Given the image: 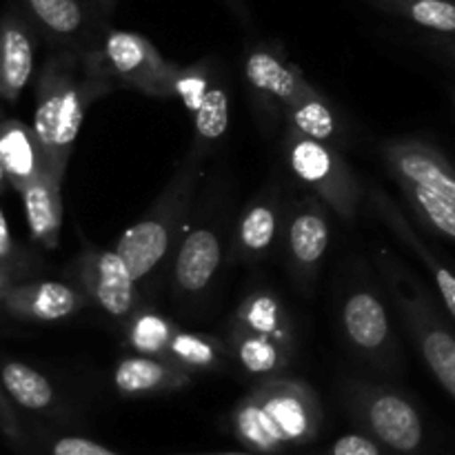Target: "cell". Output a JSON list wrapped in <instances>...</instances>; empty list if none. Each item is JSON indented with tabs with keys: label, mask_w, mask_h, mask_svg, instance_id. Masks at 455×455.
Instances as JSON below:
<instances>
[{
	"label": "cell",
	"mask_w": 455,
	"mask_h": 455,
	"mask_svg": "<svg viewBox=\"0 0 455 455\" xmlns=\"http://www.w3.org/2000/svg\"><path fill=\"white\" fill-rule=\"evenodd\" d=\"M111 87L114 80L105 74L93 49L84 56L60 53L47 62L36 89L31 127L43 147L52 176L62 180L89 105Z\"/></svg>",
	"instance_id": "cell-1"
},
{
	"label": "cell",
	"mask_w": 455,
	"mask_h": 455,
	"mask_svg": "<svg viewBox=\"0 0 455 455\" xmlns=\"http://www.w3.org/2000/svg\"><path fill=\"white\" fill-rule=\"evenodd\" d=\"M320 420L315 391L307 382L283 376L265 378L234 413L238 438L258 451L309 443L318 434Z\"/></svg>",
	"instance_id": "cell-2"
},
{
	"label": "cell",
	"mask_w": 455,
	"mask_h": 455,
	"mask_svg": "<svg viewBox=\"0 0 455 455\" xmlns=\"http://www.w3.org/2000/svg\"><path fill=\"white\" fill-rule=\"evenodd\" d=\"M200 178V160L187 158L158 196L149 212L133 222L116 243V251L124 258L138 284L147 283L167 260L169 251L187 225L191 200Z\"/></svg>",
	"instance_id": "cell-3"
},
{
	"label": "cell",
	"mask_w": 455,
	"mask_h": 455,
	"mask_svg": "<svg viewBox=\"0 0 455 455\" xmlns=\"http://www.w3.org/2000/svg\"><path fill=\"white\" fill-rule=\"evenodd\" d=\"M380 271L422 360L455 400V331L411 271L385 251L380 253Z\"/></svg>",
	"instance_id": "cell-4"
},
{
	"label": "cell",
	"mask_w": 455,
	"mask_h": 455,
	"mask_svg": "<svg viewBox=\"0 0 455 455\" xmlns=\"http://www.w3.org/2000/svg\"><path fill=\"white\" fill-rule=\"evenodd\" d=\"M284 158L293 176L323 200L342 220H354L358 212L360 182L336 147L307 138L287 129L284 132Z\"/></svg>",
	"instance_id": "cell-5"
},
{
	"label": "cell",
	"mask_w": 455,
	"mask_h": 455,
	"mask_svg": "<svg viewBox=\"0 0 455 455\" xmlns=\"http://www.w3.org/2000/svg\"><path fill=\"white\" fill-rule=\"evenodd\" d=\"M93 52L114 83L154 98L173 96V83L180 67L164 60L163 53L145 36L109 29Z\"/></svg>",
	"instance_id": "cell-6"
},
{
	"label": "cell",
	"mask_w": 455,
	"mask_h": 455,
	"mask_svg": "<svg viewBox=\"0 0 455 455\" xmlns=\"http://www.w3.org/2000/svg\"><path fill=\"white\" fill-rule=\"evenodd\" d=\"M351 404L373 435L398 453H416L425 440L420 413L400 391L371 382L347 387Z\"/></svg>",
	"instance_id": "cell-7"
},
{
	"label": "cell",
	"mask_w": 455,
	"mask_h": 455,
	"mask_svg": "<svg viewBox=\"0 0 455 455\" xmlns=\"http://www.w3.org/2000/svg\"><path fill=\"white\" fill-rule=\"evenodd\" d=\"M329 212L331 209L314 194L298 200L287 212L284 244H287L289 271L300 289L314 284L329 249V240H331Z\"/></svg>",
	"instance_id": "cell-8"
},
{
	"label": "cell",
	"mask_w": 455,
	"mask_h": 455,
	"mask_svg": "<svg viewBox=\"0 0 455 455\" xmlns=\"http://www.w3.org/2000/svg\"><path fill=\"white\" fill-rule=\"evenodd\" d=\"M340 323L349 345L369 363L394 367L400 358L389 311L373 289L355 287L342 302Z\"/></svg>",
	"instance_id": "cell-9"
},
{
	"label": "cell",
	"mask_w": 455,
	"mask_h": 455,
	"mask_svg": "<svg viewBox=\"0 0 455 455\" xmlns=\"http://www.w3.org/2000/svg\"><path fill=\"white\" fill-rule=\"evenodd\" d=\"M244 80L258 109L269 116H284L311 84L302 76L300 67L287 60L283 49L258 44L244 56Z\"/></svg>",
	"instance_id": "cell-10"
},
{
	"label": "cell",
	"mask_w": 455,
	"mask_h": 455,
	"mask_svg": "<svg viewBox=\"0 0 455 455\" xmlns=\"http://www.w3.org/2000/svg\"><path fill=\"white\" fill-rule=\"evenodd\" d=\"M225 258V240L218 222H198L191 227L178 244L173 258V291L178 300H203Z\"/></svg>",
	"instance_id": "cell-11"
},
{
	"label": "cell",
	"mask_w": 455,
	"mask_h": 455,
	"mask_svg": "<svg viewBox=\"0 0 455 455\" xmlns=\"http://www.w3.org/2000/svg\"><path fill=\"white\" fill-rule=\"evenodd\" d=\"M78 280L83 291L107 315L127 320L138 302V280L116 249H84L78 258Z\"/></svg>",
	"instance_id": "cell-12"
},
{
	"label": "cell",
	"mask_w": 455,
	"mask_h": 455,
	"mask_svg": "<svg viewBox=\"0 0 455 455\" xmlns=\"http://www.w3.org/2000/svg\"><path fill=\"white\" fill-rule=\"evenodd\" d=\"M382 158L394 180H409L455 200V164L440 149L422 140H391Z\"/></svg>",
	"instance_id": "cell-13"
},
{
	"label": "cell",
	"mask_w": 455,
	"mask_h": 455,
	"mask_svg": "<svg viewBox=\"0 0 455 455\" xmlns=\"http://www.w3.org/2000/svg\"><path fill=\"white\" fill-rule=\"evenodd\" d=\"M287 220L280 187L269 185L262 189L240 216L235 225L231 258L238 262H258L274 249L280 227Z\"/></svg>",
	"instance_id": "cell-14"
},
{
	"label": "cell",
	"mask_w": 455,
	"mask_h": 455,
	"mask_svg": "<svg viewBox=\"0 0 455 455\" xmlns=\"http://www.w3.org/2000/svg\"><path fill=\"white\" fill-rule=\"evenodd\" d=\"M87 302L92 300L83 289L58 283V280H43V283H27L12 287L4 296L3 305L16 318L53 323V320H65L74 315Z\"/></svg>",
	"instance_id": "cell-15"
},
{
	"label": "cell",
	"mask_w": 455,
	"mask_h": 455,
	"mask_svg": "<svg viewBox=\"0 0 455 455\" xmlns=\"http://www.w3.org/2000/svg\"><path fill=\"white\" fill-rule=\"evenodd\" d=\"M0 164L7 173L9 185L16 191H22L29 182L49 173L47 158L36 138L34 127L18 118L0 123Z\"/></svg>",
	"instance_id": "cell-16"
},
{
	"label": "cell",
	"mask_w": 455,
	"mask_h": 455,
	"mask_svg": "<svg viewBox=\"0 0 455 455\" xmlns=\"http://www.w3.org/2000/svg\"><path fill=\"white\" fill-rule=\"evenodd\" d=\"M191 382V371L160 355H132L114 369V385L123 395H151L182 389Z\"/></svg>",
	"instance_id": "cell-17"
},
{
	"label": "cell",
	"mask_w": 455,
	"mask_h": 455,
	"mask_svg": "<svg viewBox=\"0 0 455 455\" xmlns=\"http://www.w3.org/2000/svg\"><path fill=\"white\" fill-rule=\"evenodd\" d=\"M373 207H376L378 216L382 218L387 227L398 235L400 243L407 244L413 253H416L418 260L429 269L431 278H434L435 289H438V296L443 300L444 309L449 311V315L455 320V274L449 269L444 262H440V258L422 243L420 235L413 231V227L409 225L404 213L395 207V203L391 198H387V194L382 189H373L371 194Z\"/></svg>",
	"instance_id": "cell-18"
},
{
	"label": "cell",
	"mask_w": 455,
	"mask_h": 455,
	"mask_svg": "<svg viewBox=\"0 0 455 455\" xmlns=\"http://www.w3.org/2000/svg\"><path fill=\"white\" fill-rule=\"evenodd\" d=\"M34 71V40L16 13L0 20V98L16 102Z\"/></svg>",
	"instance_id": "cell-19"
},
{
	"label": "cell",
	"mask_w": 455,
	"mask_h": 455,
	"mask_svg": "<svg viewBox=\"0 0 455 455\" xmlns=\"http://www.w3.org/2000/svg\"><path fill=\"white\" fill-rule=\"evenodd\" d=\"M60 182L52 173H44L38 180L29 182L20 191L22 204H25L27 225H29L31 238L47 249L58 247L62 227V198Z\"/></svg>",
	"instance_id": "cell-20"
},
{
	"label": "cell",
	"mask_w": 455,
	"mask_h": 455,
	"mask_svg": "<svg viewBox=\"0 0 455 455\" xmlns=\"http://www.w3.org/2000/svg\"><path fill=\"white\" fill-rule=\"evenodd\" d=\"M229 331L256 333V336H269L275 340H283L293 345L291 336V320H289L287 309L269 289H258L251 291L238 305L234 314Z\"/></svg>",
	"instance_id": "cell-21"
},
{
	"label": "cell",
	"mask_w": 455,
	"mask_h": 455,
	"mask_svg": "<svg viewBox=\"0 0 455 455\" xmlns=\"http://www.w3.org/2000/svg\"><path fill=\"white\" fill-rule=\"evenodd\" d=\"M284 120H287V129L302 133L307 138L324 142V145L338 147L342 145V124L338 118L336 109L331 102L311 87L309 92L302 93L287 111H284Z\"/></svg>",
	"instance_id": "cell-22"
},
{
	"label": "cell",
	"mask_w": 455,
	"mask_h": 455,
	"mask_svg": "<svg viewBox=\"0 0 455 455\" xmlns=\"http://www.w3.org/2000/svg\"><path fill=\"white\" fill-rule=\"evenodd\" d=\"M229 347L243 371L258 378L278 376L280 369L289 364L293 349V345L275 338L243 331H229Z\"/></svg>",
	"instance_id": "cell-23"
},
{
	"label": "cell",
	"mask_w": 455,
	"mask_h": 455,
	"mask_svg": "<svg viewBox=\"0 0 455 455\" xmlns=\"http://www.w3.org/2000/svg\"><path fill=\"white\" fill-rule=\"evenodd\" d=\"M194 149L191 158L203 160L207 151L216 142L222 140V136L229 129V93L222 84L213 83L207 92L204 100L200 102L198 109L194 111Z\"/></svg>",
	"instance_id": "cell-24"
},
{
	"label": "cell",
	"mask_w": 455,
	"mask_h": 455,
	"mask_svg": "<svg viewBox=\"0 0 455 455\" xmlns=\"http://www.w3.org/2000/svg\"><path fill=\"white\" fill-rule=\"evenodd\" d=\"M369 3L422 29L455 36V0H369Z\"/></svg>",
	"instance_id": "cell-25"
},
{
	"label": "cell",
	"mask_w": 455,
	"mask_h": 455,
	"mask_svg": "<svg viewBox=\"0 0 455 455\" xmlns=\"http://www.w3.org/2000/svg\"><path fill=\"white\" fill-rule=\"evenodd\" d=\"M411 212L429 229L455 243V200L409 180H395Z\"/></svg>",
	"instance_id": "cell-26"
},
{
	"label": "cell",
	"mask_w": 455,
	"mask_h": 455,
	"mask_svg": "<svg viewBox=\"0 0 455 455\" xmlns=\"http://www.w3.org/2000/svg\"><path fill=\"white\" fill-rule=\"evenodd\" d=\"M34 20L56 38H78L89 27L87 12L80 0H25Z\"/></svg>",
	"instance_id": "cell-27"
},
{
	"label": "cell",
	"mask_w": 455,
	"mask_h": 455,
	"mask_svg": "<svg viewBox=\"0 0 455 455\" xmlns=\"http://www.w3.org/2000/svg\"><path fill=\"white\" fill-rule=\"evenodd\" d=\"M227 354L229 351L222 347V342L209 333L176 331L167 358L185 367L187 371H213L225 363Z\"/></svg>",
	"instance_id": "cell-28"
},
{
	"label": "cell",
	"mask_w": 455,
	"mask_h": 455,
	"mask_svg": "<svg viewBox=\"0 0 455 455\" xmlns=\"http://www.w3.org/2000/svg\"><path fill=\"white\" fill-rule=\"evenodd\" d=\"M0 378L7 394L20 407L43 411L53 403V387L43 373L22 363H4L0 369Z\"/></svg>",
	"instance_id": "cell-29"
},
{
	"label": "cell",
	"mask_w": 455,
	"mask_h": 455,
	"mask_svg": "<svg viewBox=\"0 0 455 455\" xmlns=\"http://www.w3.org/2000/svg\"><path fill=\"white\" fill-rule=\"evenodd\" d=\"M176 331L178 329L164 315L151 309H140L129 320L127 340L138 354L167 358L169 345H172Z\"/></svg>",
	"instance_id": "cell-30"
},
{
	"label": "cell",
	"mask_w": 455,
	"mask_h": 455,
	"mask_svg": "<svg viewBox=\"0 0 455 455\" xmlns=\"http://www.w3.org/2000/svg\"><path fill=\"white\" fill-rule=\"evenodd\" d=\"M213 84V67L212 60H200L196 65L180 67L173 83V96L180 98L185 102L187 109L194 114L204 100L207 92Z\"/></svg>",
	"instance_id": "cell-31"
},
{
	"label": "cell",
	"mask_w": 455,
	"mask_h": 455,
	"mask_svg": "<svg viewBox=\"0 0 455 455\" xmlns=\"http://www.w3.org/2000/svg\"><path fill=\"white\" fill-rule=\"evenodd\" d=\"M53 455H118L87 438H60L53 444Z\"/></svg>",
	"instance_id": "cell-32"
},
{
	"label": "cell",
	"mask_w": 455,
	"mask_h": 455,
	"mask_svg": "<svg viewBox=\"0 0 455 455\" xmlns=\"http://www.w3.org/2000/svg\"><path fill=\"white\" fill-rule=\"evenodd\" d=\"M331 455H380V449L363 435H345L333 444Z\"/></svg>",
	"instance_id": "cell-33"
},
{
	"label": "cell",
	"mask_w": 455,
	"mask_h": 455,
	"mask_svg": "<svg viewBox=\"0 0 455 455\" xmlns=\"http://www.w3.org/2000/svg\"><path fill=\"white\" fill-rule=\"evenodd\" d=\"M13 253V243H12V234H9L7 220L3 216V209H0V262L9 260Z\"/></svg>",
	"instance_id": "cell-34"
},
{
	"label": "cell",
	"mask_w": 455,
	"mask_h": 455,
	"mask_svg": "<svg viewBox=\"0 0 455 455\" xmlns=\"http://www.w3.org/2000/svg\"><path fill=\"white\" fill-rule=\"evenodd\" d=\"M12 275H9L7 267H4V262H0V302L4 300V296L9 293V289H12Z\"/></svg>",
	"instance_id": "cell-35"
},
{
	"label": "cell",
	"mask_w": 455,
	"mask_h": 455,
	"mask_svg": "<svg viewBox=\"0 0 455 455\" xmlns=\"http://www.w3.org/2000/svg\"><path fill=\"white\" fill-rule=\"evenodd\" d=\"M440 47H443L444 52L449 53V56L455 58V36H451V38H447V40H443V43H440Z\"/></svg>",
	"instance_id": "cell-36"
},
{
	"label": "cell",
	"mask_w": 455,
	"mask_h": 455,
	"mask_svg": "<svg viewBox=\"0 0 455 455\" xmlns=\"http://www.w3.org/2000/svg\"><path fill=\"white\" fill-rule=\"evenodd\" d=\"M7 173H4V169H3V164H0V191L4 189V187H7Z\"/></svg>",
	"instance_id": "cell-37"
},
{
	"label": "cell",
	"mask_w": 455,
	"mask_h": 455,
	"mask_svg": "<svg viewBox=\"0 0 455 455\" xmlns=\"http://www.w3.org/2000/svg\"><path fill=\"white\" fill-rule=\"evenodd\" d=\"M227 3H229L231 7L235 9V12H240V13H243V4H240V0H227Z\"/></svg>",
	"instance_id": "cell-38"
},
{
	"label": "cell",
	"mask_w": 455,
	"mask_h": 455,
	"mask_svg": "<svg viewBox=\"0 0 455 455\" xmlns=\"http://www.w3.org/2000/svg\"><path fill=\"white\" fill-rule=\"evenodd\" d=\"M98 3H100V4H107V7H109V4L114 3V0H98Z\"/></svg>",
	"instance_id": "cell-39"
},
{
	"label": "cell",
	"mask_w": 455,
	"mask_h": 455,
	"mask_svg": "<svg viewBox=\"0 0 455 455\" xmlns=\"http://www.w3.org/2000/svg\"><path fill=\"white\" fill-rule=\"evenodd\" d=\"M220 455H249V453H220Z\"/></svg>",
	"instance_id": "cell-40"
},
{
	"label": "cell",
	"mask_w": 455,
	"mask_h": 455,
	"mask_svg": "<svg viewBox=\"0 0 455 455\" xmlns=\"http://www.w3.org/2000/svg\"><path fill=\"white\" fill-rule=\"evenodd\" d=\"M451 98H453V105H455V92H451Z\"/></svg>",
	"instance_id": "cell-41"
}]
</instances>
